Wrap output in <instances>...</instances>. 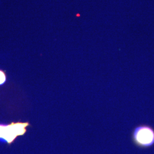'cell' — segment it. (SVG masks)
Returning a JSON list of instances; mask_svg holds the SVG:
<instances>
[{
    "instance_id": "1",
    "label": "cell",
    "mask_w": 154,
    "mask_h": 154,
    "mask_svg": "<svg viewBox=\"0 0 154 154\" xmlns=\"http://www.w3.org/2000/svg\"><path fill=\"white\" fill-rule=\"evenodd\" d=\"M133 142L137 146L147 148L154 144V129L147 125H141L134 128L132 132Z\"/></svg>"
},
{
    "instance_id": "2",
    "label": "cell",
    "mask_w": 154,
    "mask_h": 154,
    "mask_svg": "<svg viewBox=\"0 0 154 154\" xmlns=\"http://www.w3.org/2000/svg\"><path fill=\"white\" fill-rule=\"evenodd\" d=\"M29 123H13L8 126L0 125V139L8 143H11L20 135L26 132Z\"/></svg>"
},
{
    "instance_id": "3",
    "label": "cell",
    "mask_w": 154,
    "mask_h": 154,
    "mask_svg": "<svg viewBox=\"0 0 154 154\" xmlns=\"http://www.w3.org/2000/svg\"><path fill=\"white\" fill-rule=\"evenodd\" d=\"M6 75L5 72L0 70V85L3 84L5 82Z\"/></svg>"
}]
</instances>
